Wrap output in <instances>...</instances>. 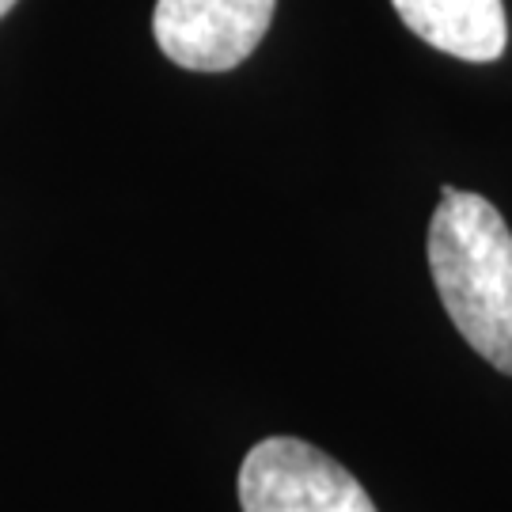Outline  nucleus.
<instances>
[{
	"label": "nucleus",
	"instance_id": "obj_1",
	"mask_svg": "<svg viewBox=\"0 0 512 512\" xmlns=\"http://www.w3.org/2000/svg\"><path fill=\"white\" fill-rule=\"evenodd\" d=\"M429 274L463 342L512 376V232L482 194L444 186L429 220Z\"/></svg>",
	"mask_w": 512,
	"mask_h": 512
},
{
	"label": "nucleus",
	"instance_id": "obj_2",
	"mask_svg": "<svg viewBox=\"0 0 512 512\" xmlns=\"http://www.w3.org/2000/svg\"><path fill=\"white\" fill-rule=\"evenodd\" d=\"M243 512H380L338 459L296 437L255 444L239 467Z\"/></svg>",
	"mask_w": 512,
	"mask_h": 512
},
{
	"label": "nucleus",
	"instance_id": "obj_3",
	"mask_svg": "<svg viewBox=\"0 0 512 512\" xmlns=\"http://www.w3.org/2000/svg\"><path fill=\"white\" fill-rule=\"evenodd\" d=\"M277 0H156L152 35L190 73H228L258 50Z\"/></svg>",
	"mask_w": 512,
	"mask_h": 512
},
{
	"label": "nucleus",
	"instance_id": "obj_4",
	"mask_svg": "<svg viewBox=\"0 0 512 512\" xmlns=\"http://www.w3.org/2000/svg\"><path fill=\"white\" fill-rule=\"evenodd\" d=\"M406 27L440 54L459 61H497L509 46L501 0H391Z\"/></svg>",
	"mask_w": 512,
	"mask_h": 512
},
{
	"label": "nucleus",
	"instance_id": "obj_5",
	"mask_svg": "<svg viewBox=\"0 0 512 512\" xmlns=\"http://www.w3.org/2000/svg\"><path fill=\"white\" fill-rule=\"evenodd\" d=\"M12 8H16V0H0V19L8 16V12H12Z\"/></svg>",
	"mask_w": 512,
	"mask_h": 512
}]
</instances>
